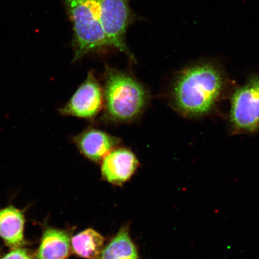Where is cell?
I'll return each mask as SVG.
<instances>
[{
	"label": "cell",
	"mask_w": 259,
	"mask_h": 259,
	"mask_svg": "<svg viewBox=\"0 0 259 259\" xmlns=\"http://www.w3.org/2000/svg\"><path fill=\"white\" fill-rule=\"evenodd\" d=\"M225 85V77L214 65H195L177 77L170 92L171 105L186 117L205 115L214 108Z\"/></svg>",
	"instance_id": "cell-1"
},
{
	"label": "cell",
	"mask_w": 259,
	"mask_h": 259,
	"mask_svg": "<svg viewBox=\"0 0 259 259\" xmlns=\"http://www.w3.org/2000/svg\"><path fill=\"white\" fill-rule=\"evenodd\" d=\"M103 118L112 122H130L143 113L149 100L145 87L130 74L106 66Z\"/></svg>",
	"instance_id": "cell-2"
},
{
	"label": "cell",
	"mask_w": 259,
	"mask_h": 259,
	"mask_svg": "<svg viewBox=\"0 0 259 259\" xmlns=\"http://www.w3.org/2000/svg\"><path fill=\"white\" fill-rule=\"evenodd\" d=\"M74 31L73 62L90 52L109 46L100 23L96 0H63Z\"/></svg>",
	"instance_id": "cell-3"
},
{
	"label": "cell",
	"mask_w": 259,
	"mask_h": 259,
	"mask_svg": "<svg viewBox=\"0 0 259 259\" xmlns=\"http://www.w3.org/2000/svg\"><path fill=\"white\" fill-rule=\"evenodd\" d=\"M230 120L234 134H249L259 129V77L254 76L232 97Z\"/></svg>",
	"instance_id": "cell-4"
},
{
	"label": "cell",
	"mask_w": 259,
	"mask_h": 259,
	"mask_svg": "<svg viewBox=\"0 0 259 259\" xmlns=\"http://www.w3.org/2000/svg\"><path fill=\"white\" fill-rule=\"evenodd\" d=\"M100 23L109 46L132 57L125 34L131 21L128 0H96Z\"/></svg>",
	"instance_id": "cell-5"
},
{
	"label": "cell",
	"mask_w": 259,
	"mask_h": 259,
	"mask_svg": "<svg viewBox=\"0 0 259 259\" xmlns=\"http://www.w3.org/2000/svg\"><path fill=\"white\" fill-rule=\"evenodd\" d=\"M103 106V89L93 72H90L85 81L58 112L63 116L92 119L98 115Z\"/></svg>",
	"instance_id": "cell-6"
},
{
	"label": "cell",
	"mask_w": 259,
	"mask_h": 259,
	"mask_svg": "<svg viewBox=\"0 0 259 259\" xmlns=\"http://www.w3.org/2000/svg\"><path fill=\"white\" fill-rule=\"evenodd\" d=\"M138 166V158L131 150L117 147L102 161V177L106 182L120 186L131 179Z\"/></svg>",
	"instance_id": "cell-7"
},
{
	"label": "cell",
	"mask_w": 259,
	"mask_h": 259,
	"mask_svg": "<svg viewBox=\"0 0 259 259\" xmlns=\"http://www.w3.org/2000/svg\"><path fill=\"white\" fill-rule=\"evenodd\" d=\"M120 139L93 127L84 130L72 138L80 153L89 160L99 163L118 147Z\"/></svg>",
	"instance_id": "cell-8"
},
{
	"label": "cell",
	"mask_w": 259,
	"mask_h": 259,
	"mask_svg": "<svg viewBox=\"0 0 259 259\" xmlns=\"http://www.w3.org/2000/svg\"><path fill=\"white\" fill-rule=\"evenodd\" d=\"M25 215L22 210L10 205L0 209V238L11 249L24 247Z\"/></svg>",
	"instance_id": "cell-9"
},
{
	"label": "cell",
	"mask_w": 259,
	"mask_h": 259,
	"mask_svg": "<svg viewBox=\"0 0 259 259\" xmlns=\"http://www.w3.org/2000/svg\"><path fill=\"white\" fill-rule=\"evenodd\" d=\"M71 250L69 231L48 227L42 234L33 259H67Z\"/></svg>",
	"instance_id": "cell-10"
},
{
	"label": "cell",
	"mask_w": 259,
	"mask_h": 259,
	"mask_svg": "<svg viewBox=\"0 0 259 259\" xmlns=\"http://www.w3.org/2000/svg\"><path fill=\"white\" fill-rule=\"evenodd\" d=\"M105 238L93 229H87L73 236L72 250L77 256L85 259H99L104 249Z\"/></svg>",
	"instance_id": "cell-11"
},
{
	"label": "cell",
	"mask_w": 259,
	"mask_h": 259,
	"mask_svg": "<svg viewBox=\"0 0 259 259\" xmlns=\"http://www.w3.org/2000/svg\"><path fill=\"white\" fill-rule=\"evenodd\" d=\"M101 259H140L137 246L130 236L128 225L122 226L103 249Z\"/></svg>",
	"instance_id": "cell-12"
},
{
	"label": "cell",
	"mask_w": 259,
	"mask_h": 259,
	"mask_svg": "<svg viewBox=\"0 0 259 259\" xmlns=\"http://www.w3.org/2000/svg\"><path fill=\"white\" fill-rule=\"evenodd\" d=\"M0 259H33L30 251L24 247L11 249Z\"/></svg>",
	"instance_id": "cell-13"
}]
</instances>
